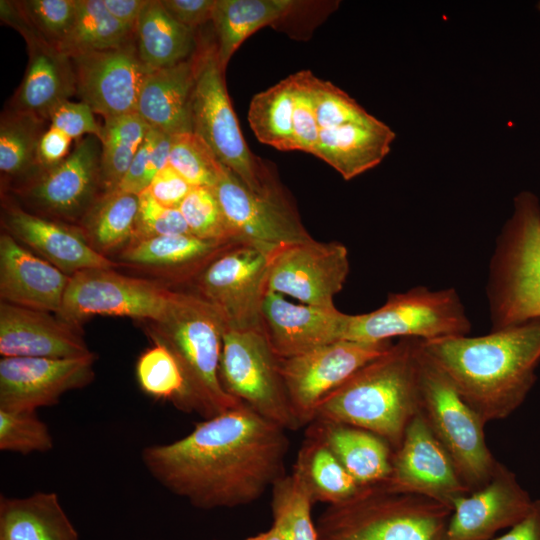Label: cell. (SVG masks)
Returning <instances> with one entry per match:
<instances>
[{"label": "cell", "instance_id": "cell-1", "mask_svg": "<svg viewBox=\"0 0 540 540\" xmlns=\"http://www.w3.org/2000/svg\"><path fill=\"white\" fill-rule=\"evenodd\" d=\"M286 431L242 403L178 440L145 447L141 460L160 485L196 508L239 507L286 475Z\"/></svg>", "mask_w": 540, "mask_h": 540}, {"label": "cell", "instance_id": "cell-2", "mask_svg": "<svg viewBox=\"0 0 540 540\" xmlns=\"http://www.w3.org/2000/svg\"><path fill=\"white\" fill-rule=\"evenodd\" d=\"M463 399L488 423L510 416L526 399L540 363V319L470 337L421 340Z\"/></svg>", "mask_w": 540, "mask_h": 540}, {"label": "cell", "instance_id": "cell-3", "mask_svg": "<svg viewBox=\"0 0 540 540\" xmlns=\"http://www.w3.org/2000/svg\"><path fill=\"white\" fill-rule=\"evenodd\" d=\"M419 346L416 338L393 343L328 394L316 407L313 421L370 431L395 450L420 412Z\"/></svg>", "mask_w": 540, "mask_h": 540}, {"label": "cell", "instance_id": "cell-4", "mask_svg": "<svg viewBox=\"0 0 540 540\" xmlns=\"http://www.w3.org/2000/svg\"><path fill=\"white\" fill-rule=\"evenodd\" d=\"M147 333L176 359L185 380V412L212 418L242 402L219 378L224 326L215 310L191 291H172L163 317Z\"/></svg>", "mask_w": 540, "mask_h": 540}, {"label": "cell", "instance_id": "cell-5", "mask_svg": "<svg viewBox=\"0 0 540 540\" xmlns=\"http://www.w3.org/2000/svg\"><path fill=\"white\" fill-rule=\"evenodd\" d=\"M451 513L441 502L377 484L328 505L316 530L318 540H444Z\"/></svg>", "mask_w": 540, "mask_h": 540}, {"label": "cell", "instance_id": "cell-6", "mask_svg": "<svg viewBox=\"0 0 540 540\" xmlns=\"http://www.w3.org/2000/svg\"><path fill=\"white\" fill-rule=\"evenodd\" d=\"M487 297L492 330L540 319V204L531 192L514 198L491 260Z\"/></svg>", "mask_w": 540, "mask_h": 540}, {"label": "cell", "instance_id": "cell-7", "mask_svg": "<svg viewBox=\"0 0 540 540\" xmlns=\"http://www.w3.org/2000/svg\"><path fill=\"white\" fill-rule=\"evenodd\" d=\"M198 65L191 100L192 132L250 191L260 195L282 189L249 150L227 94L215 43H199Z\"/></svg>", "mask_w": 540, "mask_h": 540}, {"label": "cell", "instance_id": "cell-8", "mask_svg": "<svg viewBox=\"0 0 540 540\" xmlns=\"http://www.w3.org/2000/svg\"><path fill=\"white\" fill-rule=\"evenodd\" d=\"M420 413L473 491L492 477L498 461L484 435L486 422L419 346Z\"/></svg>", "mask_w": 540, "mask_h": 540}, {"label": "cell", "instance_id": "cell-9", "mask_svg": "<svg viewBox=\"0 0 540 540\" xmlns=\"http://www.w3.org/2000/svg\"><path fill=\"white\" fill-rule=\"evenodd\" d=\"M470 330L471 323L454 288L417 286L390 293L374 311L348 314L343 340L377 343L399 337L428 341L466 336Z\"/></svg>", "mask_w": 540, "mask_h": 540}, {"label": "cell", "instance_id": "cell-10", "mask_svg": "<svg viewBox=\"0 0 540 540\" xmlns=\"http://www.w3.org/2000/svg\"><path fill=\"white\" fill-rule=\"evenodd\" d=\"M270 250L234 242L214 257L191 281L193 293L220 317L224 329H260V312L267 291Z\"/></svg>", "mask_w": 540, "mask_h": 540}, {"label": "cell", "instance_id": "cell-11", "mask_svg": "<svg viewBox=\"0 0 540 540\" xmlns=\"http://www.w3.org/2000/svg\"><path fill=\"white\" fill-rule=\"evenodd\" d=\"M219 378L233 398L287 431L301 425L275 355L261 330H223Z\"/></svg>", "mask_w": 540, "mask_h": 540}, {"label": "cell", "instance_id": "cell-12", "mask_svg": "<svg viewBox=\"0 0 540 540\" xmlns=\"http://www.w3.org/2000/svg\"><path fill=\"white\" fill-rule=\"evenodd\" d=\"M173 290L150 280L129 277L112 268L79 271L66 288L59 317L79 327L94 315L159 321Z\"/></svg>", "mask_w": 540, "mask_h": 540}, {"label": "cell", "instance_id": "cell-13", "mask_svg": "<svg viewBox=\"0 0 540 540\" xmlns=\"http://www.w3.org/2000/svg\"><path fill=\"white\" fill-rule=\"evenodd\" d=\"M101 142L94 135L77 140L60 163L40 168L18 183L16 194L40 216L80 223L103 194L100 171Z\"/></svg>", "mask_w": 540, "mask_h": 540}, {"label": "cell", "instance_id": "cell-14", "mask_svg": "<svg viewBox=\"0 0 540 540\" xmlns=\"http://www.w3.org/2000/svg\"><path fill=\"white\" fill-rule=\"evenodd\" d=\"M392 344V341L339 340L296 356L279 358V370L301 427L313 421L316 407L328 394Z\"/></svg>", "mask_w": 540, "mask_h": 540}, {"label": "cell", "instance_id": "cell-15", "mask_svg": "<svg viewBox=\"0 0 540 540\" xmlns=\"http://www.w3.org/2000/svg\"><path fill=\"white\" fill-rule=\"evenodd\" d=\"M212 190L236 241L276 250L313 239L283 191L254 193L225 166Z\"/></svg>", "mask_w": 540, "mask_h": 540}, {"label": "cell", "instance_id": "cell-16", "mask_svg": "<svg viewBox=\"0 0 540 540\" xmlns=\"http://www.w3.org/2000/svg\"><path fill=\"white\" fill-rule=\"evenodd\" d=\"M350 270L347 248L314 239L276 249L271 257L267 291L303 304L331 308Z\"/></svg>", "mask_w": 540, "mask_h": 540}, {"label": "cell", "instance_id": "cell-17", "mask_svg": "<svg viewBox=\"0 0 540 540\" xmlns=\"http://www.w3.org/2000/svg\"><path fill=\"white\" fill-rule=\"evenodd\" d=\"M381 484L389 491L424 496L451 509L459 497L471 492L420 412L393 450L390 475Z\"/></svg>", "mask_w": 540, "mask_h": 540}, {"label": "cell", "instance_id": "cell-18", "mask_svg": "<svg viewBox=\"0 0 540 540\" xmlns=\"http://www.w3.org/2000/svg\"><path fill=\"white\" fill-rule=\"evenodd\" d=\"M93 354L79 358L2 357L0 409L37 411L56 405L65 393L89 385Z\"/></svg>", "mask_w": 540, "mask_h": 540}, {"label": "cell", "instance_id": "cell-19", "mask_svg": "<svg viewBox=\"0 0 540 540\" xmlns=\"http://www.w3.org/2000/svg\"><path fill=\"white\" fill-rule=\"evenodd\" d=\"M71 59L77 94L94 113L105 120L136 112L140 89L149 72L139 57L135 39Z\"/></svg>", "mask_w": 540, "mask_h": 540}, {"label": "cell", "instance_id": "cell-20", "mask_svg": "<svg viewBox=\"0 0 540 540\" xmlns=\"http://www.w3.org/2000/svg\"><path fill=\"white\" fill-rule=\"evenodd\" d=\"M533 500L516 475L498 462L491 479L452 505L444 540H491L529 511Z\"/></svg>", "mask_w": 540, "mask_h": 540}, {"label": "cell", "instance_id": "cell-21", "mask_svg": "<svg viewBox=\"0 0 540 540\" xmlns=\"http://www.w3.org/2000/svg\"><path fill=\"white\" fill-rule=\"evenodd\" d=\"M348 314L336 307L294 304L267 292L260 312V329L278 358H289L343 340Z\"/></svg>", "mask_w": 540, "mask_h": 540}, {"label": "cell", "instance_id": "cell-22", "mask_svg": "<svg viewBox=\"0 0 540 540\" xmlns=\"http://www.w3.org/2000/svg\"><path fill=\"white\" fill-rule=\"evenodd\" d=\"M2 357L79 358L93 354L80 327L58 315L0 302Z\"/></svg>", "mask_w": 540, "mask_h": 540}, {"label": "cell", "instance_id": "cell-23", "mask_svg": "<svg viewBox=\"0 0 540 540\" xmlns=\"http://www.w3.org/2000/svg\"><path fill=\"white\" fill-rule=\"evenodd\" d=\"M5 232L32 248L44 260L72 276L95 268H113L114 262L96 251L79 228L33 214L11 202L3 205Z\"/></svg>", "mask_w": 540, "mask_h": 540}, {"label": "cell", "instance_id": "cell-24", "mask_svg": "<svg viewBox=\"0 0 540 540\" xmlns=\"http://www.w3.org/2000/svg\"><path fill=\"white\" fill-rule=\"evenodd\" d=\"M69 280V275L34 255L10 234H1V301L57 315Z\"/></svg>", "mask_w": 540, "mask_h": 540}, {"label": "cell", "instance_id": "cell-25", "mask_svg": "<svg viewBox=\"0 0 540 540\" xmlns=\"http://www.w3.org/2000/svg\"><path fill=\"white\" fill-rule=\"evenodd\" d=\"M23 38L27 44L28 64L10 108L48 121L50 111L58 103L77 93L73 62L69 55L34 32Z\"/></svg>", "mask_w": 540, "mask_h": 540}, {"label": "cell", "instance_id": "cell-26", "mask_svg": "<svg viewBox=\"0 0 540 540\" xmlns=\"http://www.w3.org/2000/svg\"><path fill=\"white\" fill-rule=\"evenodd\" d=\"M197 65L196 49L189 58L145 76L136 112L151 128L169 135L192 132L191 100Z\"/></svg>", "mask_w": 540, "mask_h": 540}, {"label": "cell", "instance_id": "cell-27", "mask_svg": "<svg viewBox=\"0 0 540 540\" xmlns=\"http://www.w3.org/2000/svg\"><path fill=\"white\" fill-rule=\"evenodd\" d=\"M395 133L372 117L362 122L320 129L312 154L321 158L345 180L374 168L390 152Z\"/></svg>", "mask_w": 540, "mask_h": 540}, {"label": "cell", "instance_id": "cell-28", "mask_svg": "<svg viewBox=\"0 0 540 540\" xmlns=\"http://www.w3.org/2000/svg\"><path fill=\"white\" fill-rule=\"evenodd\" d=\"M319 437L362 487L385 482L393 449L380 436L350 425L313 421L308 429Z\"/></svg>", "mask_w": 540, "mask_h": 540}, {"label": "cell", "instance_id": "cell-29", "mask_svg": "<svg viewBox=\"0 0 540 540\" xmlns=\"http://www.w3.org/2000/svg\"><path fill=\"white\" fill-rule=\"evenodd\" d=\"M0 540H79L55 492L0 496Z\"/></svg>", "mask_w": 540, "mask_h": 540}, {"label": "cell", "instance_id": "cell-30", "mask_svg": "<svg viewBox=\"0 0 540 540\" xmlns=\"http://www.w3.org/2000/svg\"><path fill=\"white\" fill-rule=\"evenodd\" d=\"M234 242L207 240L192 234L157 236L132 241L122 250L121 259L130 264L165 269L179 280L191 282Z\"/></svg>", "mask_w": 540, "mask_h": 540}, {"label": "cell", "instance_id": "cell-31", "mask_svg": "<svg viewBox=\"0 0 540 540\" xmlns=\"http://www.w3.org/2000/svg\"><path fill=\"white\" fill-rule=\"evenodd\" d=\"M134 39L148 72L189 58L198 46L196 31L172 18L160 0L148 1L136 24Z\"/></svg>", "mask_w": 540, "mask_h": 540}, {"label": "cell", "instance_id": "cell-32", "mask_svg": "<svg viewBox=\"0 0 540 540\" xmlns=\"http://www.w3.org/2000/svg\"><path fill=\"white\" fill-rule=\"evenodd\" d=\"M296 6L291 0H216L212 23L222 69L225 71L230 58L247 37L289 15Z\"/></svg>", "mask_w": 540, "mask_h": 540}, {"label": "cell", "instance_id": "cell-33", "mask_svg": "<svg viewBox=\"0 0 540 540\" xmlns=\"http://www.w3.org/2000/svg\"><path fill=\"white\" fill-rule=\"evenodd\" d=\"M138 207V195L118 190L102 194L78 228L90 245L105 256L131 243Z\"/></svg>", "mask_w": 540, "mask_h": 540}, {"label": "cell", "instance_id": "cell-34", "mask_svg": "<svg viewBox=\"0 0 540 540\" xmlns=\"http://www.w3.org/2000/svg\"><path fill=\"white\" fill-rule=\"evenodd\" d=\"M302 476L313 502H344L362 488L316 435L307 432L293 467Z\"/></svg>", "mask_w": 540, "mask_h": 540}, {"label": "cell", "instance_id": "cell-35", "mask_svg": "<svg viewBox=\"0 0 540 540\" xmlns=\"http://www.w3.org/2000/svg\"><path fill=\"white\" fill-rule=\"evenodd\" d=\"M47 120L36 115L7 109L0 120V171L2 179H28L39 169L38 145Z\"/></svg>", "mask_w": 540, "mask_h": 540}, {"label": "cell", "instance_id": "cell-36", "mask_svg": "<svg viewBox=\"0 0 540 540\" xmlns=\"http://www.w3.org/2000/svg\"><path fill=\"white\" fill-rule=\"evenodd\" d=\"M294 77L281 80L256 94L248 121L257 139L278 150H296L293 136Z\"/></svg>", "mask_w": 540, "mask_h": 540}, {"label": "cell", "instance_id": "cell-37", "mask_svg": "<svg viewBox=\"0 0 540 540\" xmlns=\"http://www.w3.org/2000/svg\"><path fill=\"white\" fill-rule=\"evenodd\" d=\"M102 127L100 171L105 194L118 188L150 126L133 112L105 119Z\"/></svg>", "mask_w": 540, "mask_h": 540}, {"label": "cell", "instance_id": "cell-38", "mask_svg": "<svg viewBox=\"0 0 540 540\" xmlns=\"http://www.w3.org/2000/svg\"><path fill=\"white\" fill-rule=\"evenodd\" d=\"M134 39V31L123 26L102 0H78L71 29L59 50L70 57L117 48Z\"/></svg>", "mask_w": 540, "mask_h": 540}, {"label": "cell", "instance_id": "cell-39", "mask_svg": "<svg viewBox=\"0 0 540 540\" xmlns=\"http://www.w3.org/2000/svg\"><path fill=\"white\" fill-rule=\"evenodd\" d=\"M273 525L282 540H318L316 525L311 517L314 503L300 473L280 478L271 488Z\"/></svg>", "mask_w": 540, "mask_h": 540}, {"label": "cell", "instance_id": "cell-40", "mask_svg": "<svg viewBox=\"0 0 540 540\" xmlns=\"http://www.w3.org/2000/svg\"><path fill=\"white\" fill-rule=\"evenodd\" d=\"M136 376L143 392L156 399L169 400L184 411L185 380L176 359L165 346L154 343L141 354Z\"/></svg>", "mask_w": 540, "mask_h": 540}, {"label": "cell", "instance_id": "cell-41", "mask_svg": "<svg viewBox=\"0 0 540 540\" xmlns=\"http://www.w3.org/2000/svg\"><path fill=\"white\" fill-rule=\"evenodd\" d=\"M169 165L192 187L209 188L214 187L224 166L194 132L173 135Z\"/></svg>", "mask_w": 540, "mask_h": 540}, {"label": "cell", "instance_id": "cell-42", "mask_svg": "<svg viewBox=\"0 0 540 540\" xmlns=\"http://www.w3.org/2000/svg\"><path fill=\"white\" fill-rule=\"evenodd\" d=\"M53 437L36 411L0 409V450L28 455L53 449Z\"/></svg>", "mask_w": 540, "mask_h": 540}, {"label": "cell", "instance_id": "cell-43", "mask_svg": "<svg viewBox=\"0 0 540 540\" xmlns=\"http://www.w3.org/2000/svg\"><path fill=\"white\" fill-rule=\"evenodd\" d=\"M309 91L320 129L369 120V114L353 98L329 81L308 73Z\"/></svg>", "mask_w": 540, "mask_h": 540}, {"label": "cell", "instance_id": "cell-44", "mask_svg": "<svg viewBox=\"0 0 540 540\" xmlns=\"http://www.w3.org/2000/svg\"><path fill=\"white\" fill-rule=\"evenodd\" d=\"M15 4L31 29L59 49L73 24L78 0H21Z\"/></svg>", "mask_w": 540, "mask_h": 540}, {"label": "cell", "instance_id": "cell-45", "mask_svg": "<svg viewBox=\"0 0 540 540\" xmlns=\"http://www.w3.org/2000/svg\"><path fill=\"white\" fill-rule=\"evenodd\" d=\"M190 233L220 242H234L212 188L193 187L178 208Z\"/></svg>", "mask_w": 540, "mask_h": 540}, {"label": "cell", "instance_id": "cell-46", "mask_svg": "<svg viewBox=\"0 0 540 540\" xmlns=\"http://www.w3.org/2000/svg\"><path fill=\"white\" fill-rule=\"evenodd\" d=\"M138 196L139 207L132 241L165 235L191 234L178 208L161 205L147 190Z\"/></svg>", "mask_w": 540, "mask_h": 540}, {"label": "cell", "instance_id": "cell-47", "mask_svg": "<svg viewBox=\"0 0 540 540\" xmlns=\"http://www.w3.org/2000/svg\"><path fill=\"white\" fill-rule=\"evenodd\" d=\"M309 70L299 71L294 77L293 136L295 149L313 152L320 135L308 84Z\"/></svg>", "mask_w": 540, "mask_h": 540}, {"label": "cell", "instance_id": "cell-48", "mask_svg": "<svg viewBox=\"0 0 540 540\" xmlns=\"http://www.w3.org/2000/svg\"><path fill=\"white\" fill-rule=\"evenodd\" d=\"M94 114L82 101L64 100L50 111L48 121L50 126L65 133L72 140H79L84 135H94L101 139L103 127L98 124Z\"/></svg>", "mask_w": 540, "mask_h": 540}, {"label": "cell", "instance_id": "cell-49", "mask_svg": "<svg viewBox=\"0 0 540 540\" xmlns=\"http://www.w3.org/2000/svg\"><path fill=\"white\" fill-rule=\"evenodd\" d=\"M193 187L170 165L159 171L146 189L161 205L179 208Z\"/></svg>", "mask_w": 540, "mask_h": 540}, {"label": "cell", "instance_id": "cell-50", "mask_svg": "<svg viewBox=\"0 0 540 540\" xmlns=\"http://www.w3.org/2000/svg\"><path fill=\"white\" fill-rule=\"evenodd\" d=\"M159 134V130L150 127L127 173L116 190L135 195H139L145 190L143 180Z\"/></svg>", "mask_w": 540, "mask_h": 540}, {"label": "cell", "instance_id": "cell-51", "mask_svg": "<svg viewBox=\"0 0 540 540\" xmlns=\"http://www.w3.org/2000/svg\"><path fill=\"white\" fill-rule=\"evenodd\" d=\"M166 11L177 22L196 31L212 21L216 0H160Z\"/></svg>", "mask_w": 540, "mask_h": 540}, {"label": "cell", "instance_id": "cell-52", "mask_svg": "<svg viewBox=\"0 0 540 540\" xmlns=\"http://www.w3.org/2000/svg\"><path fill=\"white\" fill-rule=\"evenodd\" d=\"M72 139L53 126H49L39 141L38 163L40 168H48L60 163L69 155Z\"/></svg>", "mask_w": 540, "mask_h": 540}, {"label": "cell", "instance_id": "cell-53", "mask_svg": "<svg viewBox=\"0 0 540 540\" xmlns=\"http://www.w3.org/2000/svg\"><path fill=\"white\" fill-rule=\"evenodd\" d=\"M491 540H540V499L533 500L528 513L509 531Z\"/></svg>", "mask_w": 540, "mask_h": 540}, {"label": "cell", "instance_id": "cell-54", "mask_svg": "<svg viewBox=\"0 0 540 540\" xmlns=\"http://www.w3.org/2000/svg\"><path fill=\"white\" fill-rule=\"evenodd\" d=\"M108 12L123 26L134 31L149 0H102Z\"/></svg>", "mask_w": 540, "mask_h": 540}, {"label": "cell", "instance_id": "cell-55", "mask_svg": "<svg viewBox=\"0 0 540 540\" xmlns=\"http://www.w3.org/2000/svg\"><path fill=\"white\" fill-rule=\"evenodd\" d=\"M245 540H282V538L276 528L272 526L267 531L258 533L254 536H250Z\"/></svg>", "mask_w": 540, "mask_h": 540}, {"label": "cell", "instance_id": "cell-56", "mask_svg": "<svg viewBox=\"0 0 540 540\" xmlns=\"http://www.w3.org/2000/svg\"><path fill=\"white\" fill-rule=\"evenodd\" d=\"M538 9L540 10V2L538 3Z\"/></svg>", "mask_w": 540, "mask_h": 540}]
</instances>
